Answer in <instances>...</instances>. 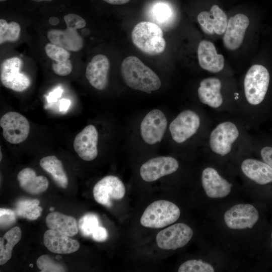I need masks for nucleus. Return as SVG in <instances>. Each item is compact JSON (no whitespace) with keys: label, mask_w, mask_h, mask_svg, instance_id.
I'll return each mask as SVG.
<instances>
[{"label":"nucleus","mask_w":272,"mask_h":272,"mask_svg":"<svg viewBox=\"0 0 272 272\" xmlns=\"http://www.w3.org/2000/svg\"><path fill=\"white\" fill-rule=\"evenodd\" d=\"M131 40L134 45L143 52L151 55L162 53L166 47L161 28L149 21H142L133 28Z\"/></svg>","instance_id":"f03ea898"},{"label":"nucleus","mask_w":272,"mask_h":272,"mask_svg":"<svg viewBox=\"0 0 272 272\" xmlns=\"http://www.w3.org/2000/svg\"><path fill=\"white\" fill-rule=\"evenodd\" d=\"M52 67L53 72L60 76H67L73 70V65L69 59L61 62H54L52 63Z\"/></svg>","instance_id":"c9c22d12"},{"label":"nucleus","mask_w":272,"mask_h":272,"mask_svg":"<svg viewBox=\"0 0 272 272\" xmlns=\"http://www.w3.org/2000/svg\"><path fill=\"white\" fill-rule=\"evenodd\" d=\"M271 248H272V232H271Z\"/></svg>","instance_id":"49530a36"},{"label":"nucleus","mask_w":272,"mask_h":272,"mask_svg":"<svg viewBox=\"0 0 272 272\" xmlns=\"http://www.w3.org/2000/svg\"><path fill=\"white\" fill-rule=\"evenodd\" d=\"M258 218V211L250 204L234 205L228 210L224 216L227 226L234 230L252 228Z\"/></svg>","instance_id":"f8f14e48"},{"label":"nucleus","mask_w":272,"mask_h":272,"mask_svg":"<svg viewBox=\"0 0 272 272\" xmlns=\"http://www.w3.org/2000/svg\"><path fill=\"white\" fill-rule=\"evenodd\" d=\"M152 19L159 26L165 27L172 23L173 11L167 4L159 2L155 4L151 12Z\"/></svg>","instance_id":"c85d7f7f"},{"label":"nucleus","mask_w":272,"mask_h":272,"mask_svg":"<svg viewBox=\"0 0 272 272\" xmlns=\"http://www.w3.org/2000/svg\"><path fill=\"white\" fill-rule=\"evenodd\" d=\"M197 20L203 31L207 34L222 35L226 31L228 21L225 12L217 5H213L209 12L199 13Z\"/></svg>","instance_id":"6ab92c4d"},{"label":"nucleus","mask_w":272,"mask_h":272,"mask_svg":"<svg viewBox=\"0 0 272 272\" xmlns=\"http://www.w3.org/2000/svg\"><path fill=\"white\" fill-rule=\"evenodd\" d=\"M54 210V208L53 207H51V208H50V210H50V211L52 212Z\"/></svg>","instance_id":"c03bdc74"},{"label":"nucleus","mask_w":272,"mask_h":272,"mask_svg":"<svg viewBox=\"0 0 272 272\" xmlns=\"http://www.w3.org/2000/svg\"><path fill=\"white\" fill-rule=\"evenodd\" d=\"M104 2L112 5H123L128 3L130 0H103Z\"/></svg>","instance_id":"a19ab883"},{"label":"nucleus","mask_w":272,"mask_h":272,"mask_svg":"<svg viewBox=\"0 0 272 272\" xmlns=\"http://www.w3.org/2000/svg\"><path fill=\"white\" fill-rule=\"evenodd\" d=\"M210 264L201 259H190L182 263L178 268L179 272H214Z\"/></svg>","instance_id":"2f4dec72"},{"label":"nucleus","mask_w":272,"mask_h":272,"mask_svg":"<svg viewBox=\"0 0 272 272\" xmlns=\"http://www.w3.org/2000/svg\"><path fill=\"white\" fill-rule=\"evenodd\" d=\"M23 61L18 57L4 60L1 65V81L6 88L16 92H22L31 85L30 78L20 73Z\"/></svg>","instance_id":"423d86ee"},{"label":"nucleus","mask_w":272,"mask_h":272,"mask_svg":"<svg viewBox=\"0 0 272 272\" xmlns=\"http://www.w3.org/2000/svg\"><path fill=\"white\" fill-rule=\"evenodd\" d=\"M93 192L96 202L110 208L112 200H119L124 196L125 188L118 177L108 175L95 184Z\"/></svg>","instance_id":"9d476101"},{"label":"nucleus","mask_w":272,"mask_h":272,"mask_svg":"<svg viewBox=\"0 0 272 272\" xmlns=\"http://www.w3.org/2000/svg\"><path fill=\"white\" fill-rule=\"evenodd\" d=\"M99 226H100L99 218L94 213L86 214L79 220V230L85 237L91 236L94 230Z\"/></svg>","instance_id":"7c9ffc66"},{"label":"nucleus","mask_w":272,"mask_h":272,"mask_svg":"<svg viewBox=\"0 0 272 272\" xmlns=\"http://www.w3.org/2000/svg\"><path fill=\"white\" fill-rule=\"evenodd\" d=\"M21 32L20 25L16 22L9 23L1 19L0 20V44L6 42H15L19 38Z\"/></svg>","instance_id":"c756f323"},{"label":"nucleus","mask_w":272,"mask_h":272,"mask_svg":"<svg viewBox=\"0 0 272 272\" xmlns=\"http://www.w3.org/2000/svg\"><path fill=\"white\" fill-rule=\"evenodd\" d=\"M98 133L91 124L86 126L76 136L74 148L78 156L83 160L91 161L98 155Z\"/></svg>","instance_id":"2eb2a0df"},{"label":"nucleus","mask_w":272,"mask_h":272,"mask_svg":"<svg viewBox=\"0 0 272 272\" xmlns=\"http://www.w3.org/2000/svg\"><path fill=\"white\" fill-rule=\"evenodd\" d=\"M179 167L178 161L169 156L154 158L144 163L140 168L142 178L147 182H153L173 173Z\"/></svg>","instance_id":"4468645a"},{"label":"nucleus","mask_w":272,"mask_h":272,"mask_svg":"<svg viewBox=\"0 0 272 272\" xmlns=\"http://www.w3.org/2000/svg\"><path fill=\"white\" fill-rule=\"evenodd\" d=\"M243 174L260 185L272 182V168L265 162L253 159H245L241 165Z\"/></svg>","instance_id":"5701e85b"},{"label":"nucleus","mask_w":272,"mask_h":272,"mask_svg":"<svg viewBox=\"0 0 272 272\" xmlns=\"http://www.w3.org/2000/svg\"><path fill=\"white\" fill-rule=\"evenodd\" d=\"M260 155L264 162L272 168V147H263L261 150Z\"/></svg>","instance_id":"4c0bfd02"},{"label":"nucleus","mask_w":272,"mask_h":272,"mask_svg":"<svg viewBox=\"0 0 272 272\" xmlns=\"http://www.w3.org/2000/svg\"><path fill=\"white\" fill-rule=\"evenodd\" d=\"M91 236L95 241L103 242L108 238V233L104 227L99 226L94 230Z\"/></svg>","instance_id":"e433bc0d"},{"label":"nucleus","mask_w":272,"mask_h":272,"mask_svg":"<svg viewBox=\"0 0 272 272\" xmlns=\"http://www.w3.org/2000/svg\"><path fill=\"white\" fill-rule=\"evenodd\" d=\"M49 23L50 25L55 26L59 23V20L57 17H51L49 19Z\"/></svg>","instance_id":"79ce46f5"},{"label":"nucleus","mask_w":272,"mask_h":272,"mask_svg":"<svg viewBox=\"0 0 272 272\" xmlns=\"http://www.w3.org/2000/svg\"><path fill=\"white\" fill-rule=\"evenodd\" d=\"M17 180L21 188L31 194H39L47 190L49 185L48 179L44 176H37L32 168H26L17 175Z\"/></svg>","instance_id":"b1692460"},{"label":"nucleus","mask_w":272,"mask_h":272,"mask_svg":"<svg viewBox=\"0 0 272 272\" xmlns=\"http://www.w3.org/2000/svg\"><path fill=\"white\" fill-rule=\"evenodd\" d=\"M249 24L248 18L243 14H237L229 20L223 37V43L227 49L235 50L240 46Z\"/></svg>","instance_id":"f3484780"},{"label":"nucleus","mask_w":272,"mask_h":272,"mask_svg":"<svg viewBox=\"0 0 272 272\" xmlns=\"http://www.w3.org/2000/svg\"><path fill=\"white\" fill-rule=\"evenodd\" d=\"M200 124L199 115L192 110H186L171 122L169 130L173 140L177 143H182L197 132Z\"/></svg>","instance_id":"9b49d317"},{"label":"nucleus","mask_w":272,"mask_h":272,"mask_svg":"<svg viewBox=\"0 0 272 272\" xmlns=\"http://www.w3.org/2000/svg\"><path fill=\"white\" fill-rule=\"evenodd\" d=\"M41 167L49 173L56 185L62 188H67L68 177L61 162L55 156L42 158L40 161Z\"/></svg>","instance_id":"a878e982"},{"label":"nucleus","mask_w":272,"mask_h":272,"mask_svg":"<svg viewBox=\"0 0 272 272\" xmlns=\"http://www.w3.org/2000/svg\"><path fill=\"white\" fill-rule=\"evenodd\" d=\"M239 134L238 127L233 122L227 121L219 123L212 131L210 135L211 150L214 153L222 156L228 155Z\"/></svg>","instance_id":"6e6552de"},{"label":"nucleus","mask_w":272,"mask_h":272,"mask_svg":"<svg viewBox=\"0 0 272 272\" xmlns=\"http://www.w3.org/2000/svg\"><path fill=\"white\" fill-rule=\"evenodd\" d=\"M221 87V81L217 78L210 77L203 79L197 90L199 100L212 108L220 107L223 101Z\"/></svg>","instance_id":"4be33fe9"},{"label":"nucleus","mask_w":272,"mask_h":272,"mask_svg":"<svg viewBox=\"0 0 272 272\" xmlns=\"http://www.w3.org/2000/svg\"><path fill=\"white\" fill-rule=\"evenodd\" d=\"M40 201L36 199H26L18 201L16 205L15 213L17 216L30 220L39 218L42 208L39 206Z\"/></svg>","instance_id":"cd10ccee"},{"label":"nucleus","mask_w":272,"mask_h":272,"mask_svg":"<svg viewBox=\"0 0 272 272\" xmlns=\"http://www.w3.org/2000/svg\"><path fill=\"white\" fill-rule=\"evenodd\" d=\"M180 215V209L175 203L159 200L147 207L141 216L140 223L145 227L159 229L174 223Z\"/></svg>","instance_id":"20e7f679"},{"label":"nucleus","mask_w":272,"mask_h":272,"mask_svg":"<svg viewBox=\"0 0 272 272\" xmlns=\"http://www.w3.org/2000/svg\"><path fill=\"white\" fill-rule=\"evenodd\" d=\"M71 105V101L69 99H62L59 101V109L61 111H66Z\"/></svg>","instance_id":"ea45409f"},{"label":"nucleus","mask_w":272,"mask_h":272,"mask_svg":"<svg viewBox=\"0 0 272 272\" xmlns=\"http://www.w3.org/2000/svg\"><path fill=\"white\" fill-rule=\"evenodd\" d=\"M63 90L58 87L54 89L53 91L49 94L47 97V100L49 102H55L57 99L59 98L62 93Z\"/></svg>","instance_id":"58836bf2"},{"label":"nucleus","mask_w":272,"mask_h":272,"mask_svg":"<svg viewBox=\"0 0 272 272\" xmlns=\"http://www.w3.org/2000/svg\"><path fill=\"white\" fill-rule=\"evenodd\" d=\"M120 72L123 81L131 89L150 94L161 86L158 75L136 56L124 58Z\"/></svg>","instance_id":"f257e3e1"},{"label":"nucleus","mask_w":272,"mask_h":272,"mask_svg":"<svg viewBox=\"0 0 272 272\" xmlns=\"http://www.w3.org/2000/svg\"><path fill=\"white\" fill-rule=\"evenodd\" d=\"M167 126V118L159 109L150 111L143 119L140 126L143 140L147 144L154 145L160 142Z\"/></svg>","instance_id":"ddd939ff"},{"label":"nucleus","mask_w":272,"mask_h":272,"mask_svg":"<svg viewBox=\"0 0 272 272\" xmlns=\"http://www.w3.org/2000/svg\"><path fill=\"white\" fill-rule=\"evenodd\" d=\"M66 25L65 30L51 29L47 37L49 41L56 45L71 51H78L84 45L82 37L77 29L84 28L86 22L81 17L76 14H69L63 17Z\"/></svg>","instance_id":"7ed1b4c3"},{"label":"nucleus","mask_w":272,"mask_h":272,"mask_svg":"<svg viewBox=\"0 0 272 272\" xmlns=\"http://www.w3.org/2000/svg\"><path fill=\"white\" fill-rule=\"evenodd\" d=\"M47 227L70 237L76 235L79 231L76 219L71 216L57 212H51L46 217Z\"/></svg>","instance_id":"393cba45"},{"label":"nucleus","mask_w":272,"mask_h":272,"mask_svg":"<svg viewBox=\"0 0 272 272\" xmlns=\"http://www.w3.org/2000/svg\"><path fill=\"white\" fill-rule=\"evenodd\" d=\"M45 51L47 56L55 62L65 61L71 55L67 50L52 43L46 45Z\"/></svg>","instance_id":"72a5a7b5"},{"label":"nucleus","mask_w":272,"mask_h":272,"mask_svg":"<svg viewBox=\"0 0 272 272\" xmlns=\"http://www.w3.org/2000/svg\"><path fill=\"white\" fill-rule=\"evenodd\" d=\"M33 266V265L32 264H30V266L31 267H32Z\"/></svg>","instance_id":"de8ad7c7"},{"label":"nucleus","mask_w":272,"mask_h":272,"mask_svg":"<svg viewBox=\"0 0 272 272\" xmlns=\"http://www.w3.org/2000/svg\"><path fill=\"white\" fill-rule=\"evenodd\" d=\"M197 56L200 66L211 73H218L224 66V57L217 52L214 44L211 41L202 40L199 43Z\"/></svg>","instance_id":"aec40b11"},{"label":"nucleus","mask_w":272,"mask_h":272,"mask_svg":"<svg viewBox=\"0 0 272 272\" xmlns=\"http://www.w3.org/2000/svg\"><path fill=\"white\" fill-rule=\"evenodd\" d=\"M109 68L110 62L105 55L99 54L94 56L86 70V77L89 83L97 90L105 89L108 84Z\"/></svg>","instance_id":"a211bd4d"},{"label":"nucleus","mask_w":272,"mask_h":272,"mask_svg":"<svg viewBox=\"0 0 272 272\" xmlns=\"http://www.w3.org/2000/svg\"><path fill=\"white\" fill-rule=\"evenodd\" d=\"M37 266L41 272H63L66 269L60 263L54 261L47 255L39 256L36 261Z\"/></svg>","instance_id":"473e14b6"},{"label":"nucleus","mask_w":272,"mask_h":272,"mask_svg":"<svg viewBox=\"0 0 272 272\" xmlns=\"http://www.w3.org/2000/svg\"><path fill=\"white\" fill-rule=\"evenodd\" d=\"M1 153V159H0V161H1V160H2V152H1V153Z\"/></svg>","instance_id":"a18cd8bd"},{"label":"nucleus","mask_w":272,"mask_h":272,"mask_svg":"<svg viewBox=\"0 0 272 272\" xmlns=\"http://www.w3.org/2000/svg\"><path fill=\"white\" fill-rule=\"evenodd\" d=\"M15 211L8 209H0L1 228H5L14 224L16 220Z\"/></svg>","instance_id":"f704fd0d"},{"label":"nucleus","mask_w":272,"mask_h":272,"mask_svg":"<svg viewBox=\"0 0 272 272\" xmlns=\"http://www.w3.org/2000/svg\"><path fill=\"white\" fill-rule=\"evenodd\" d=\"M193 234L187 225L179 223L170 226L157 235L156 240L159 247L165 250H175L185 246Z\"/></svg>","instance_id":"1a4fd4ad"},{"label":"nucleus","mask_w":272,"mask_h":272,"mask_svg":"<svg viewBox=\"0 0 272 272\" xmlns=\"http://www.w3.org/2000/svg\"><path fill=\"white\" fill-rule=\"evenodd\" d=\"M22 231L20 227H14L0 238V264L6 263L11 257L13 248L20 240Z\"/></svg>","instance_id":"bb28decb"},{"label":"nucleus","mask_w":272,"mask_h":272,"mask_svg":"<svg viewBox=\"0 0 272 272\" xmlns=\"http://www.w3.org/2000/svg\"><path fill=\"white\" fill-rule=\"evenodd\" d=\"M0 125L5 140L13 144L22 143L28 138L30 123L23 115L10 111L3 115L0 119Z\"/></svg>","instance_id":"0eeeda50"},{"label":"nucleus","mask_w":272,"mask_h":272,"mask_svg":"<svg viewBox=\"0 0 272 272\" xmlns=\"http://www.w3.org/2000/svg\"><path fill=\"white\" fill-rule=\"evenodd\" d=\"M6 0H0L1 2H4V1H6Z\"/></svg>","instance_id":"09e8293b"},{"label":"nucleus","mask_w":272,"mask_h":272,"mask_svg":"<svg viewBox=\"0 0 272 272\" xmlns=\"http://www.w3.org/2000/svg\"><path fill=\"white\" fill-rule=\"evenodd\" d=\"M201 184L207 195L213 198H223L230 192L232 184L222 177L214 168L207 167L201 174Z\"/></svg>","instance_id":"dca6fc26"},{"label":"nucleus","mask_w":272,"mask_h":272,"mask_svg":"<svg viewBox=\"0 0 272 272\" xmlns=\"http://www.w3.org/2000/svg\"><path fill=\"white\" fill-rule=\"evenodd\" d=\"M269 74L263 65L254 64L246 73L244 80L246 99L251 105H257L264 99L269 83Z\"/></svg>","instance_id":"39448f33"},{"label":"nucleus","mask_w":272,"mask_h":272,"mask_svg":"<svg viewBox=\"0 0 272 272\" xmlns=\"http://www.w3.org/2000/svg\"><path fill=\"white\" fill-rule=\"evenodd\" d=\"M43 242L46 248L56 254H70L80 248L79 242L65 234L49 229L43 235Z\"/></svg>","instance_id":"412c9836"},{"label":"nucleus","mask_w":272,"mask_h":272,"mask_svg":"<svg viewBox=\"0 0 272 272\" xmlns=\"http://www.w3.org/2000/svg\"><path fill=\"white\" fill-rule=\"evenodd\" d=\"M32 1L37 2H50L53 0H32Z\"/></svg>","instance_id":"37998d69"}]
</instances>
